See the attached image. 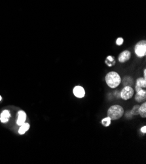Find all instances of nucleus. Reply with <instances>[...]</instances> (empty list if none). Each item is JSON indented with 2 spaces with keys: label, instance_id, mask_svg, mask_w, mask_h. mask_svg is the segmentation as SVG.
Returning a JSON list of instances; mask_svg holds the SVG:
<instances>
[{
  "label": "nucleus",
  "instance_id": "f8f14e48",
  "mask_svg": "<svg viewBox=\"0 0 146 164\" xmlns=\"http://www.w3.org/2000/svg\"><path fill=\"white\" fill-rule=\"evenodd\" d=\"M139 108H140V105H136L134 107L133 109H132L131 113L134 115H139Z\"/></svg>",
  "mask_w": 146,
  "mask_h": 164
},
{
  "label": "nucleus",
  "instance_id": "a211bd4d",
  "mask_svg": "<svg viewBox=\"0 0 146 164\" xmlns=\"http://www.w3.org/2000/svg\"><path fill=\"white\" fill-rule=\"evenodd\" d=\"M141 132H142V133H143V134H145L146 133V126H143L142 128H141Z\"/></svg>",
  "mask_w": 146,
  "mask_h": 164
},
{
  "label": "nucleus",
  "instance_id": "423d86ee",
  "mask_svg": "<svg viewBox=\"0 0 146 164\" xmlns=\"http://www.w3.org/2000/svg\"><path fill=\"white\" fill-rule=\"evenodd\" d=\"M130 57H131L130 52L128 51H124L123 52H122L121 53L119 54L118 59H119V62L124 63V62H126V61L129 60V59L130 58Z\"/></svg>",
  "mask_w": 146,
  "mask_h": 164
},
{
  "label": "nucleus",
  "instance_id": "6ab92c4d",
  "mask_svg": "<svg viewBox=\"0 0 146 164\" xmlns=\"http://www.w3.org/2000/svg\"><path fill=\"white\" fill-rule=\"evenodd\" d=\"M145 73H146V70H144V71H143V73H144V78L145 79L146 78V74H145ZM146 80V79H145Z\"/></svg>",
  "mask_w": 146,
  "mask_h": 164
},
{
  "label": "nucleus",
  "instance_id": "4468645a",
  "mask_svg": "<svg viewBox=\"0 0 146 164\" xmlns=\"http://www.w3.org/2000/svg\"><path fill=\"white\" fill-rule=\"evenodd\" d=\"M20 126L22 127L24 130H26V132H27V131L29 130V128H30V124L28 123H25L24 122L22 126Z\"/></svg>",
  "mask_w": 146,
  "mask_h": 164
},
{
  "label": "nucleus",
  "instance_id": "aec40b11",
  "mask_svg": "<svg viewBox=\"0 0 146 164\" xmlns=\"http://www.w3.org/2000/svg\"><path fill=\"white\" fill-rule=\"evenodd\" d=\"M1 99H2V98H1V96H0V101H1Z\"/></svg>",
  "mask_w": 146,
  "mask_h": 164
},
{
  "label": "nucleus",
  "instance_id": "f257e3e1",
  "mask_svg": "<svg viewBox=\"0 0 146 164\" xmlns=\"http://www.w3.org/2000/svg\"><path fill=\"white\" fill-rule=\"evenodd\" d=\"M105 79H106L107 84L111 88H115L120 84L121 82V77L118 73L115 71H111V72L107 73Z\"/></svg>",
  "mask_w": 146,
  "mask_h": 164
},
{
  "label": "nucleus",
  "instance_id": "f3484780",
  "mask_svg": "<svg viewBox=\"0 0 146 164\" xmlns=\"http://www.w3.org/2000/svg\"><path fill=\"white\" fill-rule=\"evenodd\" d=\"M0 120L2 123H6L8 122V118H1L0 117Z\"/></svg>",
  "mask_w": 146,
  "mask_h": 164
},
{
  "label": "nucleus",
  "instance_id": "2eb2a0df",
  "mask_svg": "<svg viewBox=\"0 0 146 164\" xmlns=\"http://www.w3.org/2000/svg\"><path fill=\"white\" fill-rule=\"evenodd\" d=\"M123 39L122 37H119L118 39H117V41H116V44L117 45H123Z\"/></svg>",
  "mask_w": 146,
  "mask_h": 164
},
{
  "label": "nucleus",
  "instance_id": "39448f33",
  "mask_svg": "<svg viewBox=\"0 0 146 164\" xmlns=\"http://www.w3.org/2000/svg\"><path fill=\"white\" fill-rule=\"evenodd\" d=\"M73 92L74 96L78 97V98H83L85 95V89L81 86H77L74 87V88L73 90Z\"/></svg>",
  "mask_w": 146,
  "mask_h": 164
},
{
  "label": "nucleus",
  "instance_id": "1a4fd4ad",
  "mask_svg": "<svg viewBox=\"0 0 146 164\" xmlns=\"http://www.w3.org/2000/svg\"><path fill=\"white\" fill-rule=\"evenodd\" d=\"M18 119L16 123L18 126H22L25 122L26 119V114L23 111H20L18 113Z\"/></svg>",
  "mask_w": 146,
  "mask_h": 164
},
{
  "label": "nucleus",
  "instance_id": "6e6552de",
  "mask_svg": "<svg viewBox=\"0 0 146 164\" xmlns=\"http://www.w3.org/2000/svg\"><path fill=\"white\" fill-rule=\"evenodd\" d=\"M146 99V91L145 90H141L138 92H136V95L135 96L136 101L139 103L142 101H145Z\"/></svg>",
  "mask_w": 146,
  "mask_h": 164
},
{
  "label": "nucleus",
  "instance_id": "ddd939ff",
  "mask_svg": "<svg viewBox=\"0 0 146 164\" xmlns=\"http://www.w3.org/2000/svg\"><path fill=\"white\" fill-rule=\"evenodd\" d=\"M10 113H9V111L7 110H5L3 111V112H2V113L1 114V116L0 117H1V118H9V117H10Z\"/></svg>",
  "mask_w": 146,
  "mask_h": 164
},
{
  "label": "nucleus",
  "instance_id": "0eeeda50",
  "mask_svg": "<svg viewBox=\"0 0 146 164\" xmlns=\"http://www.w3.org/2000/svg\"><path fill=\"white\" fill-rule=\"evenodd\" d=\"M146 87V80L145 78H140L136 81V84L135 86V90L136 92L140 91L141 90H144Z\"/></svg>",
  "mask_w": 146,
  "mask_h": 164
},
{
  "label": "nucleus",
  "instance_id": "7ed1b4c3",
  "mask_svg": "<svg viewBox=\"0 0 146 164\" xmlns=\"http://www.w3.org/2000/svg\"><path fill=\"white\" fill-rule=\"evenodd\" d=\"M134 51L136 54L140 58H142V57L145 56L146 54V42L145 40L141 41L138 42L137 44L136 45Z\"/></svg>",
  "mask_w": 146,
  "mask_h": 164
},
{
  "label": "nucleus",
  "instance_id": "20e7f679",
  "mask_svg": "<svg viewBox=\"0 0 146 164\" xmlns=\"http://www.w3.org/2000/svg\"><path fill=\"white\" fill-rule=\"evenodd\" d=\"M134 95V90L132 87L126 86L124 88L121 90V97L124 100H128L129 99L132 98Z\"/></svg>",
  "mask_w": 146,
  "mask_h": 164
},
{
  "label": "nucleus",
  "instance_id": "9d476101",
  "mask_svg": "<svg viewBox=\"0 0 146 164\" xmlns=\"http://www.w3.org/2000/svg\"><path fill=\"white\" fill-rule=\"evenodd\" d=\"M139 115L142 118L146 117V103L144 102L139 108Z\"/></svg>",
  "mask_w": 146,
  "mask_h": 164
},
{
  "label": "nucleus",
  "instance_id": "9b49d317",
  "mask_svg": "<svg viewBox=\"0 0 146 164\" xmlns=\"http://www.w3.org/2000/svg\"><path fill=\"white\" fill-rule=\"evenodd\" d=\"M111 118L107 116V117L104 118V119L102 120V124L104 126L108 127L111 124Z\"/></svg>",
  "mask_w": 146,
  "mask_h": 164
},
{
  "label": "nucleus",
  "instance_id": "f03ea898",
  "mask_svg": "<svg viewBox=\"0 0 146 164\" xmlns=\"http://www.w3.org/2000/svg\"><path fill=\"white\" fill-rule=\"evenodd\" d=\"M124 114V109L121 105H115L110 107L107 111V116L111 118V120H118L123 116Z\"/></svg>",
  "mask_w": 146,
  "mask_h": 164
},
{
  "label": "nucleus",
  "instance_id": "dca6fc26",
  "mask_svg": "<svg viewBox=\"0 0 146 164\" xmlns=\"http://www.w3.org/2000/svg\"><path fill=\"white\" fill-rule=\"evenodd\" d=\"M26 131L24 130L23 129V128L20 126V128H19V130H18V133L20 134V135H23V134H24L25 133H26Z\"/></svg>",
  "mask_w": 146,
  "mask_h": 164
}]
</instances>
